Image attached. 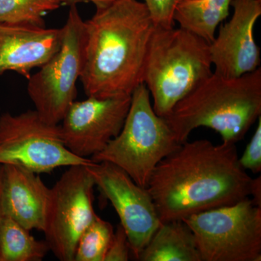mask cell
<instances>
[{
	"instance_id": "cell-11",
	"label": "cell",
	"mask_w": 261,
	"mask_h": 261,
	"mask_svg": "<svg viewBox=\"0 0 261 261\" xmlns=\"http://www.w3.org/2000/svg\"><path fill=\"white\" fill-rule=\"evenodd\" d=\"M130 101L132 96L74 101L60 125L65 147L84 159L100 152L121 132Z\"/></svg>"
},
{
	"instance_id": "cell-25",
	"label": "cell",
	"mask_w": 261,
	"mask_h": 261,
	"mask_svg": "<svg viewBox=\"0 0 261 261\" xmlns=\"http://www.w3.org/2000/svg\"><path fill=\"white\" fill-rule=\"evenodd\" d=\"M2 189H3V166L0 165V224L3 216V207H2Z\"/></svg>"
},
{
	"instance_id": "cell-19",
	"label": "cell",
	"mask_w": 261,
	"mask_h": 261,
	"mask_svg": "<svg viewBox=\"0 0 261 261\" xmlns=\"http://www.w3.org/2000/svg\"><path fill=\"white\" fill-rule=\"evenodd\" d=\"M113 233L111 223L97 216L81 235L74 261H104Z\"/></svg>"
},
{
	"instance_id": "cell-10",
	"label": "cell",
	"mask_w": 261,
	"mask_h": 261,
	"mask_svg": "<svg viewBox=\"0 0 261 261\" xmlns=\"http://www.w3.org/2000/svg\"><path fill=\"white\" fill-rule=\"evenodd\" d=\"M87 168L95 186L116 210L126 231L130 252L138 258L161 224L150 194L113 163L94 162Z\"/></svg>"
},
{
	"instance_id": "cell-17",
	"label": "cell",
	"mask_w": 261,
	"mask_h": 261,
	"mask_svg": "<svg viewBox=\"0 0 261 261\" xmlns=\"http://www.w3.org/2000/svg\"><path fill=\"white\" fill-rule=\"evenodd\" d=\"M7 215L0 224V261H41L49 250L47 242L36 240Z\"/></svg>"
},
{
	"instance_id": "cell-22",
	"label": "cell",
	"mask_w": 261,
	"mask_h": 261,
	"mask_svg": "<svg viewBox=\"0 0 261 261\" xmlns=\"http://www.w3.org/2000/svg\"><path fill=\"white\" fill-rule=\"evenodd\" d=\"M130 246L124 228L120 224L113 233L104 261H127L129 260Z\"/></svg>"
},
{
	"instance_id": "cell-24",
	"label": "cell",
	"mask_w": 261,
	"mask_h": 261,
	"mask_svg": "<svg viewBox=\"0 0 261 261\" xmlns=\"http://www.w3.org/2000/svg\"><path fill=\"white\" fill-rule=\"evenodd\" d=\"M252 200L257 205L261 207V178L260 176L256 178H252L251 192Z\"/></svg>"
},
{
	"instance_id": "cell-23",
	"label": "cell",
	"mask_w": 261,
	"mask_h": 261,
	"mask_svg": "<svg viewBox=\"0 0 261 261\" xmlns=\"http://www.w3.org/2000/svg\"><path fill=\"white\" fill-rule=\"evenodd\" d=\"M58 3L64 5H76L81 3H91L95 5L96 9L107 7L118 0H57Z\"/></svg>"
},
{
	"instance_id": "cell-12",
	"label": "cell",
	"mask_w": 261,
	"mask_h": 261,
	"mask_svg": "<svg viewBox=\"0 0 261 261\" xmlns=\"http://www.w3.org/2000/svg\"><path fill=\"white\" fill-rule=\"evenodd\" d=\"M233 15L220 27L210 44L214 73L237 78L260 68V51L254 38V28L261 15V0H232Z\"/></svg>"
},
{
	"instance_id": "cell-14",
	"label": "cell",
	"mask_w": 261,
	"mask_h": 261,
	"mask_svg": "<svg viewBox=\"0 0 261 261\" xmlns=\"http://www.w3.org/2000/svg\"><path fill=\"white\" fill-rule=\"evenodd\" d=\"M2 166L3 214L29 231H44L50 189L38 173L14 165Z\"/></svg>"
},
{
	"instance_id": "cell-20",
	"label": "cell",
	"mask_w": 261,
	"mask_h": 261,
	"mask_svg": "<svg viewBox=\"0 0 261 261\" xmlns=\"http://www.w3.org/2000/svg\"><path fill=\"white\" fill-rule=\"evenodd\" d=\"M180 0H144L154 27L173 28L175 27V10Z\"/></svg>"
},
{
	"instance_id": "cell-9",
	"label": "cell",
	"mask_w": 261,
	"mask_h": 261,
	"mask_svg": "<svg viewBox=\"0 0 261 261\" xmlns=\"http://www.w3.org/2000/svg\"><path fill=\"white\" fill-rule=\"evenodd\" d=\"M94 186L87 166L75 165L69 166L50 188L43 232L49 250L58 260L74 261L81 235L97 217Z\"/></svg>"
},
{
	"instance_id": "cell-1",
	"label": "cell",
	"mask_w": 261,
	"mask_h": 261,
	"mask_svg": "<svg viewBox=\"0 0 261 261\" xmlns=\"http://www.w3.org/2000/svg\"><path fill=\"white\" fill-rule=\"evenodd\" d=\"M252 182L236 144L187 140L158 164L147 189L165 223L237 203L250 196Z\"/></svg>"
},
{
	"instance_id": "cell-6",
	"label": "cell",
	"mask_w": 261,
	"mask_h": 261,
	"mask_svg": "<svg viewBox=\"0 0 261 261\" xmlns=\"http://www.w3.org/2000/svg\"><path fill=\"white\" fill-rule=\"evenodd\" d=\"M181 221L194 233L201 260H261V207L252 199Z\"/></svg>"
},
{
	"instance_id": "cell-16",
	"label": "cell",
	"mask_w": 261,
	"mask_h": 261,
	"mask_svg": "<svg viewBox=\"0 0 261 261\" xmlns=\"http://www.w3.org/2000/svg\"><path fill=\"white\" fill-rule=\"evenodd\" d=\"M232 0H180L173 19L180 28L211 44L218 27L228 18Z\"/></svg>"
},
{
	"instance_id": "cell-8",
	"label": "cell",
	"mask_w": 261,
	"mask_h": 261,
	"mask_svg": "<svg viewBox=\"0 0 261 261\" xmlns=\"http://www.w3.org/2000/svg\"><path fill=\"white\" fill-rule=\"evenodd\" d=\"M93 163L72 153L63 142L60 124L44 121L35 110L0 116V165H14L39 174Z\"/></svg>"
},
{
	"instance_id": "cell-18",
	"label": "cell",
	"mask_w": 261,
	"mask_h": 261,
	"mask_svg": "<svg viewBox=\"0 0 261 261\" xmlns=\"http://www.w3.org/2000/svg\"><path fill=\"white\" fill-rule=\"evenodd\" d=\"M60 7L57 0H0V23L45 27L44 15Z\"/></svg>"
},
{
	"instance_id": "cell-5",
	"label": "cell",
	"mask_w": 261,
	"mask_h": 261,
	"mask_svg": "<svg viewBox=\"0 0 261 261\" xmlns=\"http://www.w3.org/2000/svg\"><path fill=\"white\" fill-rule=\"evenodd\" d=\"M180 145L165 118L154 112L148 89L141 84L132 94L120 133L90 159L116 165L135 183L147 188L158 164Z\"/></svg>"
},
{
	"instance_id": "cell-7",
	"label": "cell",
	"mask_w": 261,
	"mask_h": 261,
	"mask_svg": "<svg viewBox=\"0 0 261 261\" xmlns=\"http://www.w3.org/2000/svg\"><path fill=\"white\" fill-rule=\"evenodd\" d=\"M61 47L29 79L27 91L44 121L58 125L77 97L84 63L85 29L76 5H70Z\"/></svg>"
},
{
	"instance_id": "cell-21",
	"label": "cell",
	"mask_w": 261,
	"mask_h": 261,
	"mask_svg": "<svg viewBox=\"0 0 261 261\" xmlns=\"http://www.w3.org/2000/svg\"><path fill=\"white\" fill-rule=\"evenodd\" d=\"M253 136L247 145L246 149L239 163L244 170H250L253 173L261 171V117Z\"/></svg>"
},
{
	"instance_id": "cell-13",
	"label": "cell",
	"mask_w": 261,
	"mask_h": 261,
	"mask_svg": "<svg viewBox=\"0 0 261 261\" xmlns=\"http://www.w3.org/2000/svg\"><path fill=\"white\" fill-rule=\"evenodd\" d=\"M63 35V28L0 23V75L14 71L29 80L59 50Z\"/></svg>"
},
{
	"instance_id": "cell-15",
	"label": "cell",
	"mask_w": 261,
	"mask_h": 261,
	"mask_svg": "<svg viewBox=\"0 0 261 261\" xmlns=\"http://www.w3.org/2000/svg\"><path fill=\"white\" fill-rule=\"evenodd\" d=\"M137 260L202 261L194 233L183 221L161 223Z\"/></svg>"
},
{
	"instance_id": "cell-3",
	"label": "cell",
	"mask_w": 261,
	"mask_h": 261,
	"mask_svg": "<svg viewBox=\"0 0 261 261\" xmlns=\"http://www.w3.org/2000/svg\"><path fill=\"white\" fill-rule=\"evenodd\" d=\"M261 115V69L237 78L213 74L164 117L179 143L199 127L219 133L223 142L243 140Z\"/></svg>"
},
{
	"instance_id": "cell-2",
	"label": "cell",
	"mask_w": 261,
	"mask_h": 261,
	"mask_svg": "<svg viewBox=\"0 0 261 261\" xmlns=\"http://www.w3.org/2000/svg\"><path fill=\"white\" fill-rule=\"evenodd\" d=\"M154 25L145 3L118 0L84 21L81 75L87 97L132 96L143 84L144 65Z\"/></svg>"
},
{
	"instance_id": "cell-4",
	"label": "cell",
	"mask_w": 261,
	"mask_h": 261,
	"mask_svg": "<svg viewBox=\"0 0 261 261\" xmlns=\"http://www.w3.org/2000/svg\"><path fill=\"white\" fill-rule=\"evenodd\" d=\"M210 44L181 28L154 27L147 47L142 82L152 108L166 117L181 99L213 74Z\"/></svg>"
}]
</instances>
